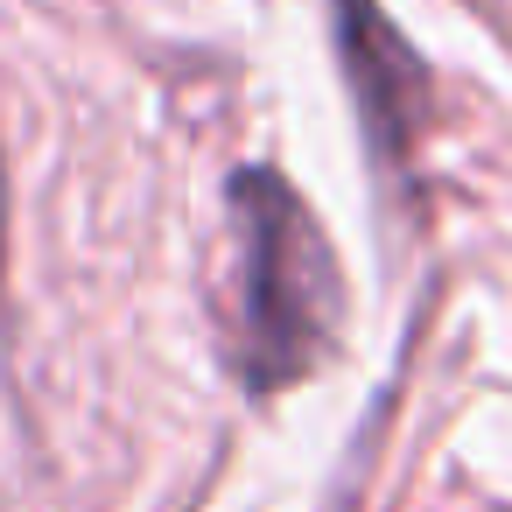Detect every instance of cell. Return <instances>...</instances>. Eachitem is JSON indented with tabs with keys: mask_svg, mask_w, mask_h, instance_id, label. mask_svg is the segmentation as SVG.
<instances>
[{
	"mask_svg": "<svg viewBox=\"0 0 512 512\" xmlns=\"http://www.w3.org/2000/svg\"><path fill=\"white\" fill-rule=\"evenodd\" d=\"M232 211H239V372L253 386H288L316 365L337 316L330 253L274 169H239Z\"/></svg>",
	"mask_w": 512,
	"mask_h": 512,
	"instance_id": "1",
	"label": "cell"
},
{
	"mask_svg": "<svg viewBox=\"0 0 512 512\" xmlns=\"http://www.w3.org/2000/svg\"><path fill=\"white\" fill-rule=\"evenodd\" d=\"M337 15V50H344V78L358 92V113H365V134L379 155H400L421 127V106H428V78H421V57L400 43V29L379 15V0H330Z\"/></svg>",
	"mask_w": 512,
	"mask_h": 512,
	"instance_id": "2",
	"label": "cell"
},
{
	"mask_svg": "<svg viewBox=\"0 0 512 512\" xmlns=\"http://www.w3.org/2000/svg\"><path fill=\"white\" fill-rule=\"evenodd\" d=\"M0 260H8V162H0Z\"/></svg>",
	"mask_w": 512,
	"mask_h": 512,
	"instance_id": "3",
	"label": "cell"
}]
</instances>
